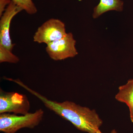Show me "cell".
I'll use <instances>...</instances> for the list:
<instances>
[{
  "instance_id": "1",
  "label": "cell",
  "mask_w": 133,
  "mask_h": 133,
  "mask_svg": "<svg viewBox=\"0 0 133 133\" xmlns=\"http://www.w3.org/2000/svg\"><path fill=\"white\" fill-rule=\"evenodd\" d=\"M16 84L39 99L45 107L72 124L79 130L88 133H97L103 124L95 109L81 106L72 101L58 102L48 99L26 85L20 79Z\"/></svg>"
},
{
  "instance_id": "2",
  "label": "cell",
  "mask_w": 133,
  "mask_h": 133,
  "mask_svg": "<svg viewBox=\"0 0 133 133\" xmlns=\"http://www.w3.org/2000/svg\"><path fill=\"white\" fill-rule=\"evenodd\" d=\"M44 115L42 109L33 113L18 115L10 113L0 114V131L4 133H16L21 129H33L38 125Z\"/></svg>"
},
{
  "instance_id": "3",
  "label": "cell",
  "mask_w": 133,
  "mask_h": 133,
  "mask_svg": "<svg viewBox=\"0 0 133 133\" xmlns=\"http://www.w3.org/2000/svg\"><path fill=\"white\" fill-rule=\"evenodd\" d=\"M30 107L29 101L25 94L0 89V114L25 115L29 113Z\"/></svg>"
},
{
  "instance_id": "4",
  "label": "cell",
  "mask_w": 133,
  "mask_h": 133,
  "mask_svg": "<svg viewBox=\"0 0 133 133\" xmlns=\"http://www.w3.org/2000/svg\"><path fill=\"white\" fill-rule=\"evenodd\" d=\"M76 43L72 33H67L63 38L47 44L45 50L51 59L61 61L77 55Z\"/></svg>"
},
{
  "instance_id": "5",
  "label": "cell",
  "mask_w": 133,
  "mask_h": 133,
  "mask_svg": "<svg viewBox=\"0 0 133 133\" xmlns=\"http://www.w3.org/2000/svg\"><path fill=\"white\" fill-rule=\"evenodd\" d=\"M67 34L64 23L58 19H50L37 29L33 36V41L46 45L61 39Z\"/></svg>"
},
{
  "instance_id": "6",
  "label": "cell",
  "mask_w": 133,
  "mask_h": 133,
  "mask_svg": "<svg viewBox=\"0 0 133 133\" xmlns=\"http://www.w3.org/2000/svg\"><path fill=\"white\" fill-rule=\"evenodd\" d=\"M23 10L11 2L1 17L0 21V45L12 51L15 44L12 43L10 34L12 19Z\"/></svg>"
},
{
  "instance_id": "7",
  "label": "cell",
  "mask_w": 133,
  "mask_h": 133,
  "mask_svg": "<svg viewBox=\"0 0 133 133\" xmlns=\"http://www.w3.org/2000/svg\"><path fill=\"white\" fill-rule=\"evenodd\" d=\"M115 98L128 107L130 119L133 123V79H129L125 84L119 87Z\"/></svg>"
},
{
  "instance_id": "8",
  "label": "cell",
  "mask_w": 133,
  "mask_h": 133,
  "mask_svg": "<svg viewBox=\"0 0 133 133\" xmlns=\"http://www.w3.org/2000/svg\"><path fill=\"white\" fill-rule=\"evenodd\" d=\"M123 8L124 2L121 0H100L99 3L94 9L93 17L96 19L111 10L121 12Z\"/></svg>"
},
{
  "instance_id": "9",
  "label": "cell",
  "mask_w": 133,
  "mask_h": 133,
  "mask_svg": "<svg viewBox=\"0 0 133 133\" xmlns=\"http://www.w3.org/2000/svg\"><path fill=\"white\" fill-rule=\"evenodd\" d=\"M19 60V58L13 54L12 51L0 45V63L16 64Z\"/></svg>"
},
{
  "instance_id": "10",
  "label": "cell",
  "mask_w": 133,
  "mask_h": 133,
  "mask_svg": "<svg viewBox=\"0 0 133 133\" xmlns=\"http://www.w3.org/2000/svg\"><path fill=\"white\" fill-rule=\"evenodd\" d=\"M12 2L29 15H34L37 12V9L32 0H11Z\"/></svg>"
},
{
  "instance_id": "11",
  "label": "cell",
  "mask_w": 133,
  "mask_h": 133,
  "mask_svg": "<svg viewBox=\"0 0 133 133\" xmlns=\"http://www.w3.org/2000/svg\"><path fill=\"white\" fill-rule=\"evenodd\" d=\"M11 2V0H0V17L3 14Z\"/></svg>"
},
{
  "instance_id": "12",
  "label": "cell",
  "mask_w": 133,
  "mask_h": 133,
  "mask_svg": "<svg viewBox=\"0 0 133 133\" xmlns=\"http://www.w3.org/2000/svg\"><path fill=\"white\" fill-rule=\"evenodd\" d=\"M97 133H102L101 132V131H100L99 129L97 131ZM111 133H117V132L115 129H113V130H112L111 132Z\"/></svg>"
}]
</instances>
